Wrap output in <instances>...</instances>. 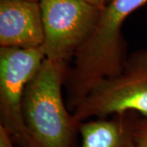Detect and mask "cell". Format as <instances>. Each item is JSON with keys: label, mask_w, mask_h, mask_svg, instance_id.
Listing matches in <instances>:
<instances>
[{"label": "cell", "mask_w": 147, "mask_h": 147, "mask_svg": "<svg viewBox=\"0 0 147 147\" xmlns=\"http://www.w3.org/2000/svg\"><path fill=\"white\" fill-rule=\"evenodd\" d=\"M134 147H147V117H137L133 129Z\"/></svg>", "instance_id": "cell-7"}, {"label": "cell", "mask_w": 147, "mask_h": 147, "mask_svg": "<svg viewBox=\"0 0 147 147\" xmlns=\"http://www.w3.org/2000/svg\"><path fill=\"white\" fill-rule=\"evenodd\" d=\"M44 60L41 47H0V126L18 147H31L22 104L27 85Z\"/></svg>", "instance_id": "cell-4"}, {"label": "cell", "mask_w": 147, "mask_h": 147, "mask_svg": "<svg viewBox=\"0 0 147 147\" xmlns=\"http://www.w3.org/2000/svg\"><path fill=\"white\" fill-rule=\"evenodd\" d=\"M84 1L89 3L91 4L96 6V7H101V8H105V7L108 5L112 0H84Z\"/></svg>", "instance_id": "cell-9"}, {"label": "cell", "mask_w": 147, "mask_h": 147, "mask_svg": "<svg viewBox=\"0 0 147 147\" xmlns=\"http://www.w3.org/2000/svg\"><path fill=\"white\" fill-rule=\"evenodd\" d=\"M128 111L147 117V47L132 52L120 73L98 84L72 113L81 123Z\"/></svg>", "instance_id": "cell-2"}, {"label": "cell", "mask_w": 147, "mask_h": 147, "mask_svg": "<svg viewBox=\"0 0 147 147\" xmlns=\"http://www.w3.org/2000/svg\"><path fill=\"white\" fill-rule=\"evenodd\" d=\"M0 147H18L2 126H0Z\"/></svg>", "instance_id": "cell-8"}, {"label": "cell", "mask_w": 147, "mask_h": 147, "mask_svg": "<svg viewBox=\"0 0 147 147\" xmlns=\"http://www.w3.org/2000/svg\"><path fill=\"white\" fill-rule=\"evenodd\" d=\"M28 1H34V2H40L41 0H28Z\"/></svg>", "instance_id": "cell-10"}, {"label": "cell", "mask_w": 147, "mask_h": 147, "mask_svg": "<svg viewBox=\"0 0 147 147\" xmlns=\"http://www.w3.org/2000/svg\"><path fill=\"white\" fill-rule=\"evenodd\" d=\"M45 58L65 62L88 40L104 8L84 0H41Z\"/></svg>", "instance_id": "cell-3"}, {"label": "cell", "mask_w": 147, "mask_h": 147, "mask_svg": "<svg viewBox=\"0 0 147 147\" xmlns=\"http://www.w3.org/2000/svg\"><path fill=\"white\" fill-rule=\"evenodd\" d=\"M138 114L128 111L111 118L80 123L81 147H134V123Z\"/></svg>", "instance_id": "cell-6"}, {"label": "cell", "mask_w": 147, "mask_h": 147, "mask_svg": "<svg viewBox=\"0 0 147 147\" xmlns=\"http://www.w3.org/2000/svg\"><path fill=\"white\" fill-rule=\"evenodd\" d=\"M66 71L65 62L45 58L27 85L22 115L31 147H73L80 122L64 101Z\"/></svg>", "instance_id": "cell-1"}, {"label": "cell", "mask_w": 147, "mask_h": 147, "mask_svg": "<svg viewBox=\"0 0 147 147\" xmlns=\"http://www.w3.org/2000/svg\"><path fill=\"white\" fill-rule=\"evenodd\" d=\"M43 39L39 2L0 0V47L38 48Z\"/></svg>", "instance_id": "cell-5"}]
</instances>
